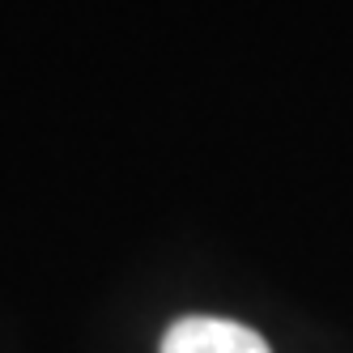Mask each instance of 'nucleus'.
<instances>
[{
    "label": "nucleus",
    "instance_id": "f257e3e1",
    "mask_svg": "<svg viewBox=\"0 0 353 353\" xmlns=\"http://www.w3.org/2000/svg\"><path fill=\"white\" fill-rule=\"evenodd\" d=\"M158 353H272V349L247 323L221 319V315H188L166 327Z\"/></svg>",
    "mask_w": 353,
    "mask_h": 353
}]
</instances>
